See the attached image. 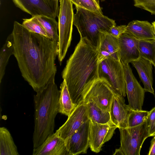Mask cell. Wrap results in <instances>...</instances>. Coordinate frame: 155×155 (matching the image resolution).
<instances>
[{"label":"cell","mask_w":155,"mask_h":155,"mask_svg":"<svg viewBox=\"0 0 155 155\" xmlns=\"http://www.w3.org/2000/svg\"><path fill=\"white\" fill-rule=\"evenodd\" d=\"M33 155H69L65 141L55 132L48 137L43 143L33 148Z\"/></svg>","instance_id":"obj_16"},{"label":"cell","mask_w":155,"mask_h":155,"mask_svg":"<svg viewBox=\"0 0 155 155\" xmlns=\"http://www.w3.org/2000/svg\"><path fill=\"white\" fill-rule=\"evenodd\" d=\"M89 120L83 123L65 140L69 155L86 153L89 147Z\"/></svg>","instance_id":"obj_13"},{"label":"cell","mask_w":155,"mask_h":155,"mask_svg":"<svg viewBox=\"0 0 155 155\" xmlns=\"http://www.w3.org/2000/svg\"><path fill=\"white\" fill-rule=\"evenodd\" d=\"M116 94L105 80L99 78L84 91L82 102L91 101L102 109L109 112L112 101Z\"/></svg>","instance_id":"obj_8"},{"label":"cell","mask_w":155,"mask_h":155,"mask_svg":"<svg viewBox=\"0 0 155 155\" xmlns=\"http://www.w3.org/2000/svg\"><path fill=\"white\" fill-rule=\"evenodd\" d=\"M113 155H124V154L121 149L120 147L119 148L116 149Z\"/></svg>","instance_id":"obj_33"},{"label":"cell","mask_w":155,"mask_h":155,"mask_svg":"<svg viewBox=\"0 0 155 155\" xmlns=\"http://www.w3.org/2000/svg\"><path fill=\"white\" fill-rule=\"evenodd\" d=\"M131 63L137 71L144 85L145 92H149L154 95L153 88V64L148 60L141 57Z\"/></svg>","instance_id":"obj_19"},{"label":"cell","mask_w":155,"mask_h":155,"mask_svg":"<svg viewBox=\"0 0 155 155\" xmlns=\"http://www.w3.org/2000/svg\"><path fill=\"white\" fill-rule=\"evenodd\" d=\"M126 27L127 25H125L113 26L110 28L108 33L112 36L118 38L121 35L125 32Z\"/></svg>","instance_id":"obj_31"},{"label":"cell","mask_w":155,"mask_h":155,"mask_svg":"<svg viewBox=\"0 0 155 155\" xmlns=\"http://www.w3.org/2000/svg\"><path fill=\"white\" fill-rule=\"evenodd\" d=\"M84 103L86 104L87 115L89 121L101 124L111 122L109 111L102 109L91 101Z\"/></svg>","instance_id":"obj_21"},{"label":"cell","mask_w":155,"mask_h":155,"mask_svg":"<svg viewBox=\"0 0 155 155\" xmlns=\"http://www.w3.org/2000/svg\"><path fill=\"white\" fill-rule=\"evenodd\" d=\"M146 129L149 137L155 135V106L150 111L145 122Z\"/></svg>","instance_id":"obj_29"},{"label":"cell","mask_w":155,"mask_h":155,"mask_svg":"<svg viewBox=\"0 0 155 155\" xmlns=\"http://www.w3.org/2000/svg\"><path fill=\"white\" fill-rule=\"evenodd\" d=\"M125 33L139 40L155 39L153 26L146 21L134 20L130 22Z\"/></svg>","instance_id":"obj_18"},{"label":"cell","mask_w":155,"mask_h":155,"mask_svg":"<svg viewBox=\"0 0 155 155\" xmlns=\"http://www.w3.org/2000/svg\"><path fill=\"white\" fill-rule=\"evenodd\" d=\"M76 8L73 25L77 29L80 38L86 40L97 49L103 34L108 33L110 28L116 25L115 20L103 15Z\"/></svg>","instance_id":"obj_4"},{"label":"cell","mask_w":155,"mask_h":155,"mask_svg":"<svg viewBox=\"0 0 155 155\" xmlns=\"http://www.w3.org/2000/svg\"><path fill=\"white\" fill-rule=\"evenodd\" d=\"M134 6L155 15V0H134Z\"/></svg>","instance_id":"obj_30"},{"label":"cell","mask_w":155,"mask_h":155,"mask_svg":"<svg viewBox=\"0 0 155 155\" xmlns=\"http://www.w3.org/2000/svg\"><path fill=\"white\" fill-rule=\"evenodd\" d=\"M88 120L86 104L82 102L77 105L66 121L55 133L65 140Z\"/></svg>","instance_id":"obj_12"},{"label":"cell","mask_w":155,"mask_h":155,"mask_svg":"<svg viewBox=\"0 0 155 155\" xmlns=\"http://www.w3.org/2000/svg\"><path fill=\"white\" fill-rule=\"evenodd\" d=\"M154 67H155V66H154Z\"/></svg>","instance_id":"obj_36"},{"label":"cell","mask_w":155,"mask_h":155,"mask_svg":"<svg viewBox=\"0 0 155 155\" xmlns=\"http://www.w3.org/2000/svg\"><path fill=\"white\" fill-rule=\"evenodd\" d=\"M31 18L42 26L47 33L49 39L58 43V24L55 18L44 15L32 17Z\"/></svg>","instance_id":"obj_22"},{"label":"cell","mask_w":155,"mask_h":155,"mask_svg":"<svg viewBox=\"0 0 155 155\" xmlns=\"http://www.w3.org/2000/svg\"><path fill=\"white\" fill-rule=\"evenodd\" d=\"M97 49L99 62L108 58L120 61L118 38L109 33L103 34Z\"/></svg>","instance_id":"obj_17"},{"label":"cell","mask_w":155,"mask_h":155,"mask_svg":"<svg viewBox=\"0 0 155 155\" xmlns=\"http://www.w3.org/2000/svg\"><path fill=\"white\" fill-rule=\"evenodd\" d=\"M139 49L140 57L149 61L155 66V39L139 40Z\"/></svg>","instance_id":"obj_25"},{"label":"cell","mask_w":155,"mask_h":155,"mask_svg":"<svg viewBox=\"0 0 155 155\" xmlns=\"http://www.w3.org/2000/svg\"><path fill=\"white\" fill-rule=\"evenodd\" d=\"M12 33L13 55L22 76L34 91L38 92L56 73L58 43L29 31L16 21Z\"/></svg>","instance_id":"obj_1"},{"label":"cell","mask_w":155,"mask_h":155,"mask_svg":"<svg viewBox=\"0 0 155 155\" xmlns=\"http://www.w3.org/2000/svg\"><path fill=\"white\" fill-rule=\"evenodd\" d=\"M149 111L135 110L131 109L128 119V127H133L144 123L147 119Z\"/></svg>","instance_id":"obj_27"},{"label":"cell","mask_w":155,"mask_h":155,"mask_svg":"<svg viewBox=\"0 0 155 155\" xmlns=\"http://www.w3.org/2000/svg\"><path fill=\"white\" fill-rule=\"evenodd\" d=\"M17 147L9 131L0 127V155H18Z\"/></svg>","instance_id":"obj_23"},{"label":"cell","mask_w":155,"mask_h":155,"mask_svg":"<svg viewBox=\"0 0 155 155\" xmlns=\"http://www.w3.org/2000/svg\"><path fill=\"white\" fill-rule=\"evenodd\" d=\"M102 1H104V0H102Z\"/></svg>","instance_id":"obj_35"},{"label":"cell","mask_w":155,"mask_h":155,"mask_svg":"<svg viewBox=\"0 0 155 155\" xmlns=\"http://www.w3.org/2000/svg\"><path fill=\"white\" fill-rule=\"evenodd\" d=\"M12 0L17 7L32 17L44 15L56 18L58 15V0Z\"/></svg>","instance_id":"obj_9"},{"label":"cell","mask_w":155,"mask_h":155,"mask_svg":"<svg viewBox=\"0 0 155 155\" xmlns=\"http://www.w3.org/2000/svg\"><path fill=\"white\" fill-rule=\"evenodd\" d=\"M117 127L110 122L104 124L89 121V147L95 153H99L104 144L112 137Z\"/></svg>","instance_id":"obj_11"},{"label":"cell","mask_w":155,"mask_h":155,"mask_svg":"<svg viewBox=\"0 0 155 155\" xmlns=\"http://www.w3.org/2000/svg\"><path fill=\"white\" fill-rule=\"evenodd\" d=\"M58 21V57L61 65L72 40L74 13L70 0H59Z\"/></svg>","instance_id":"obj_5"},{"label":"cell","mask_w":155,"mask_h":155,"mask_svg":"<svg viewBox=\"0 0 155 155\" xmlns=\"http://www.w3.org/2000/svg\"><path fill=\"white\" fill-rule=\"evenodd\" d=\"M139 41L125 33L118 38L120 59L123 64H129L140 57L139 49Z\"/></svg>","instance_id":"obj_15"},{"label":"cell","mask_w":155,"mask_h":155,"mask_svg":"<svg viewBox=\"0 0 155 155\" xmlns=\"http://www.w3.org/2000/svg\"><path fill=\"white\" fill-rule=\"evenodd\" d=\"M76 7L81 8L103 15L99 0H70Z\"/></svg>","instance_id":"obj_26"},{"label":"cell","mask_w":155,"mask_h":155,"mask_svg":"<svg viewBox=\"0 0 155 155\" xmlns=\"http://www.w3.org/2000/svg\"><path fill=\"white\" fill-rule=\"evenodd\" d=\"M128 106L135 110H142L145 91L134 76L129 64H123Z\"/></svg>","instance_id":"obj_10"},{"label":"cell","mask_w":155,"mask_h":155,"mask_svg":"<svg viewBox=\"0 0 155 155\" xmlns=\"http://www.w3.org/2000/svg\"><path fill=\"white\" fill-rule=\"evenodd\" d=\"M14 40L12 33L9 35L0 51V83L4 77L11 56L13 55Z\"/></svg>","instance_id":"obj_24"},{"label":"cell","mask_w":155,"mask_h":155,"mask_svg":"<svg viewBox=\"0 0 155 155\" xmlns=\"http://www.w3.org/2000/svg\"><path fill=\"white\" fill-rule=\"evenodd\" d=\"M131 110L128 105L125 104L124 97L116 94L110 107L111 121L118 129L128 127V119Z\"/></svg>","instance_id":"obj_14"},{"label":"cell","mask_w":155,"mask_h":155,"mask_svg":"<svg viewBox=\"0 0 155 155\" xmlns=\"http://www.w3.org/2000/svg\"><path fill=\"white\" fill-rule=\"evenodd\" d=\"M59 91V113L68 117L77 105L72 101L64 80L61 84Z\"/></svg>","instance_id":"obj_20"},{"label":"cell","mask_w":155,"mask_h":155,"mask_svg":"<svg viewBox=\"0 0 155 155\" xmlns=\"http://www.w3.org/2000/svg\"><path fill=\"white\" fill-rule=\"evenodd\" d=\"M22 25L30 32L37 33L48 38V35L42 26L37 22L30 18L23 19Z\"/></svg>","instance_id":"obj_28"},{"label":"cell","mask_w":155,"mask_h":155,"mask_svg":"<svg viewBox=\"0 0 155 155\" xmlns=\"http://www.w3.org/2000/svg\"><path fill=\"white\" fill-rule=\"evenodd\" d=\"M99 78L105 80L115 93L124 97L126 94L125 76L124 66L120 61L111 58L99 62Z\"/></svg>","instance_id":"obj_6"},{"label":"cell","mask_w":155,"mask_h":155,"mask_svg":"<svg viewBox=\"0 0 155 155\" xmlns=\"http://www.w3.org/2000/svg\"><path fill=\"white\" fill-rule=\"evenodd\" d=\"M99 61L97 48L86 40L80 38L61 73L73 102H82V94L99 78Z\"/></svg>","instance_id":"obj_2"},{"label":"cell","mask_w":155,"mask_h":155,"mask_svg":"<svg viewBox=\"0 0 155 155\" xmlns=\"http://www.w3.org/2000/svg\"><path fill=\"white\" fill-rule=\"evenodd\" d=\"M152 24H153V26L155 33V21H153V22L152 23Z\"/></svg>","instance_id":"obj_34"},{"label":"cell","mask_w":155,"mask_h":155,"mask_svg":"<svg viewBox=\"0 0 155 155\" xmlns=\"http://www.w3.org/2000/svg\"><path fill=\"white\" fill-rule=\"evenodd\" d=\"M120 146L124 155H140L143 143L149 137L145 122L137 126L119 128Z\"/></svg>","instance_id":"obj_7"},{"label":"cell","mask_w":155,"mask_h":155,"mask_svg":"<svg viewBox=\"0 0 155 155\" xmlns=\"http://www.w3.org/2000/svg\"><path fill=\"white\" fill-rule=\"evenodd\" d=\"M55 76L34 96V127L33 148L41 145L54 133L55 119L59 113L60 91L55 82Z\"/></svg>","instance_id":"obj_3"},{"label":"cell","mask_w":155,"mask_h":155,"mask_svg":"<svg viewBox=\"0 0 155 155\" xmlns=\"http://www.w3.org/2000/svg\"><path fill=\"white\" fill-rule=\"evenodd\" d=\"M153 137L150 142L148 155H155V135Z\"/></svg>","instance_id":"obj_32"}]
</instances>
